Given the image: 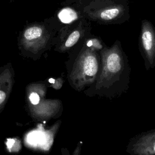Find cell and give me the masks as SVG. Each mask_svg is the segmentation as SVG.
Returning a JSON list of instances; mask_svg holds the SVG:
<instances>
[{"label": "cell", "mask_w": 155, "mask_h": 155, "mask_svg": "<svg viewBox=\"0 0 155 155\" xmlns=\"http://www.w3.org/2000/svg\"><path fill=\"white\" fill-rule=\"evenodd\" d=\"M100 54L101 70L93 84V93L110 99L119 97L130 87L131 70L128 56L119 40L110 47L105 44Z\"/></svg>", "instance_id": "1"}, {"label": "cell", "mask_w": 155, "mask_h": 155, "mask_svg": "<svg viewBox=\"0 0 155 155\" xmlns=\"http://www.w3.org/2000/svg\"><path fill=\"white\" fill-rule=\"evenodd\" d=\"M105 45L99 36L91 34L70 53V81L76 90L80 91L96 82L101 70L100 51Z\"/></svg>", "instance_id": "2"}, {"label": "cell", "mask_w": 155, "mask_h": 155, "mask_svg": "<svg viewBox=\"0 0 155 155\" xmlns=\"http://www.w3.org/2000/svg\"><path fill=\"white\" fill-rule=\"evenodd\" d=\"M61 28L54 16L25 24L17 38L21 54L33 59L39 58L57 44Z\"/></svg>", "instance_id": "3"}, {"label": "cell", "mask_w": 155, "mask_h": 155, "mask_svg": "<svg viewBox=\"0 0 155 155\" xmlns=\"http://www.w3.org/2000/svg\"><path fill=\"white\" fill-rule=\"evenodd\" d=\"M81 16L100 25H120L131 17L128 0H65Z\"/></svg>", "instance_id": "4"}, {"label": "cell", "mask_w": 155, "mask_h": 155, "mask_svg": "<svg viewBox=\"0 0 155 155\" xmlns=\"http://www.w3.org/2000/svg\"><path fill=\"white\" fill-rule=\"evenodd\" d=\"M91 31V22L84 17H80L60 30L54 50L61 53H70L92 34Z\"/></svg>", "instance_id": "5"}, {"label": "cell", "mask_w": 155, "mask_h": 155, "mask_svg": "<svg viewBox=\"0 0 155 155\" xmlns=\"http://www.w3.org/2000/svg\"><path fill=\"white\" fill-rule=\"evenodd\" d=\"M138 47L147 71L155 67V26L147 19L141 21Z\"/></svg>", "instance_id": "6"}, {"label": "cell", "mask_w": 155, "mask_h": 155, "mask_svg": "<svg viewBox=\"0 0 155 155\" xmlns=\"http://www.w3.org/2000/svg\"><path fill=\"white\" fill-rule=\"evenodd\" d=\"M126 148L130 155H155V129L130 138Z\"/></svg>", "instance_id": "7"}, {"label": "cell", "mask_w": 155, "mask_h": 155, "mask_svg": "<svg viewBox=\"0 0 155 155\" xmlns=\"http://www.w3.org/2000/svg\"><path fill=\"white\" fill-rule=\"evenodd\" d=\"M13 68L10 63L0 68V112L4 108L13 86Z\"/></svg>", "instance_id": "8"}, {"label": "cell", "mask_w": 155, "mask_h": 155, "mask_svg": "<svg viewBox=\"0 0 155 155\" xmlns=\"http://www.w3.org/2000/svg\"><path fill=\"white\" fill-rule=\"evenodd\" d=\"M15 1V0H9L10 2H13V1Z\"/></svg>", "instance_id": "9"}]
</instances>
